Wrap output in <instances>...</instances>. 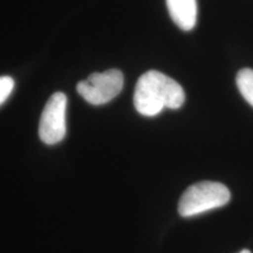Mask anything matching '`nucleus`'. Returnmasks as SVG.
<instances>
[{
    "label": "nucleus",
    "instance_id": "obj_1",
    "mask_svg": "<svg viewBox=\"0 0 253 253\" xmlns=\"http://www.w3.org/2000/svg\"><path fill=\"white\" fill-rule=\"evenodd\" d=\"M185 101V93L178 82L157 71L141 75L136 84L134 106L143 116L153 118L164 108L178 109Z\"/></svg>",
    "mask_w": 253,
    "mask_h": 253
},
{
    "label": "nucleus",
    "instance_id": "obj_7",
    "mask_svg": "<svg viewBox=\"0 0 253 253\" xmlns=\"http://www.w3.org/2000/svg\"><path fill=\"white\" fill-rule=\"evenodd\" d=\"M14 89V80L11 77H0V106L8 99Z\"/></svg>",
    "mask_w": 253,
    "mask_h": 253
},
{
    "label": "nucleus",
    "instance_id": "obj_8",
    "mask_svg": "<svg viewBox=\"0 0 253 253\" xmlns=\"http://www.w3.org/2000/svg\"><path fill=\"white\" fill-rule=\"evenodd\" d=\"M239 253H251V251H249V250H243V251Z\"/></svg>",
    "mask_w": 253,
    "mask_h": 253
},
{
    "label": "nucleus",
    "instance_id": "obj_2",
    "mask_svg": "<svg viewBox=\"0 0 253 253\" xmlns=\"http://www.w3.org/2000/svg\"><path fill=\"white\" fill-rule=\"evenodd\" d=\"M231 194L225 185L218 182H199L189 186L178 202L182 217L197 216L207 211L224 207L230 202Z\"/></svg>",
    "mask_w": 253,
    "mask_h": 253
},
{
    "label": "nucleus",
    "instance_id": "obj_5",
    "mask_svg": "<svg viewBox=\"0 0 253 253\" xmlns=\"http://www.w3.org/2000/svg\"><path fill=\"white\" fill-rule=\"evenodd\" d=\"M170 17L183 31H191L197 23L196 0H167Z\"/></svg>",
    "mask_w": 253,
    "mask_h": 253
},
{
    "label": "nucleus",
    "instance_id": "obj_4",
    "mask_svg": "<svg viewBox=\"0 0 253 253\" xmlns=\"http://www.w3.org/2000/svg\"><path fill=\"white\" fill-rule=\"evenodd\" d=\"M66 109L67 96L63 93H54L47 101L39 123V136L43 143L53 145L65 138Z\"/></svg>",
    "mask_w": 253,
    "mask_h": 253
},
{
    "label": "nucleus",
    "instance_id": "obj_3",
    "mask_svg": "<svg viewBox=\"0 0 253 253\" xmlns=\"http://www.w3.org/2000/svg\"><path fill=\"white\" fill-rule=\"evenodd\" d=\"M125 77L119 69H108L102 73H93L77 86L78 93L94 106L106 104L121 93Z\"/></svg>",
    "mask_w": 253,
    "mask_h": 253
},
{
    "label": "nucleus",
    "instance_id": "obj_6",
    "mask_svg": "<svg viewBox=\"0 0 253 253\" xmlns=\"http://www.w3.org/2000/svg\"><path fill=\"white\" fill-rule=\"evenodd\" d=\"M236 82L242 96L253 107V69H240L237 74Z\"/></svg>",
    "mask_w": 253,
    "mask_h": 253
}]
</instances>
